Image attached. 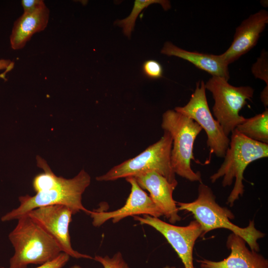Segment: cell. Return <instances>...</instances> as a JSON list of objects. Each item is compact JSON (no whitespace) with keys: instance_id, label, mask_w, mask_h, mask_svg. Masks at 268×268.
<instances>
[{"instance_id":"obj_1","label":"cell","mask_w":268,"mask_h":268,"mask_svg":"<svg viewBox=\"0 0 268 268\" xmlns=\"http://www.w3.org/2000/svg\"><path fill=\"white\" fill-rule=\"evenodd\" d=\"M178 210L192 213L202 229L201 237L209 231L218 228H225L242 238L251 250L258 252L260 246L258 240L265 234L256 228L254 220L250 221L246 227H239L230 220L235 216L227 208L222 207L216 201L215 196L211 189L201 183L198 187V196L193 201H176Z\"/></svg>"},{"instance_id":"obj_2","label":"cell","mask_w":268,"mask_h":268,"mask_svg":"<svg viewBox=\"0 0 268 268\" xmlns=\"http://www.w3.org/2000/svg\"><path fill=\"white\" fill-rule=\"evenodd\" d=\"M8 238L14 253L8 268H26L30 264L42 265L62 252L55 239L27 214L18 219Z\"/></svg>"},{"instance_id":"obj_3","label":"cell","mask_w":268,"mask_h":268,"mask_svg":"<svg viewBox=\"0 0 268 268\" xmlns=\"http://www.w3.org/2000/svg\"><path fill=\"white\" fill-rule=\"evenodd\" d=\"M231 134L224 161L216 172L210 177L212 183L222 178L224 187L231 185L235 179L234 186L226 202L231 206L243 195V174L246 167L251 162L268 156V144L252 140L236 129Z\"/></svg>"},{"instance_id":"obj_4","label":"cell","mask_w":268,"mask_h":268,"mask_svg":"<svg viewBox=\"0 0 268 268\" xmlns=\"http://www.w3.org/2000/svg\"><path fill=\"white\" fill-rule=\"evenodd\" d=\"M91 182L90 175L82 169L71 179L63 178L55 187L33 196L28 195L19 198L18 207L6 213L1 217L2 222L17 220L30 211L42 206L60 204L69 207L75 214L82 211L90 214L91 210L84 207L82 195Z\"/></svg>"},{"instance_id":"obj_5","label":"cell","mask_w":268,"mask_h":268,"mask_svg":"<svg viewBox=\"0 0 268 268\" xmlns=\"http://www.w3.org/2000/svg\"><path fill=\"white\" fill-rule=\"evenodd\" d=\"M161 127L172 138L171 164L174 173L191 182H201L200 172L192 169L193 146L201 128L193 119L174 110H168L162 115Z\"/></svg>"},{"instance_id":"obj_6","label":"cell","mask_w":268,"mask_h":268,"mask_svg":"<svg viewBox=\"0 0 268 268\" xmlns=\"http://www.w3.org/2000/svg\"><path fill=\"white\" fill-rule=\"evenodd\" d=\"M172 138L167 131L155 143L137 156L114 166L105 174L98 176V181H112L120 178L135 177L155 171L170 183H178L171 164Z\"/></svg>"},{"instance_id":"obj_7","label":"cell","mask_w":268,"mask_h":268,"mask_svg":"<svg viewBox=\"0 0 268 268\" xmlns=\"http://www.w3.org/2000/svg\"><path fill=\"white\" fill-rule=\"evenodd\" d=\"M205 88L211 92L214 100L213 115L228 136L245 120L239 112L247 101L251 100L254 89L250 86H233L226 79L215 76L205 83Z\"/></svg>"},{"instance_id":"obj_8","label":"cell","mask_w":268,"mask_h":268,"mask_svg":"<svg viewBox=\"0 0 268 268\" xmlns=\"http://www.w3.org/2000/svg\"><path fill=\"white\" fill-rule=\"evenodd\" d=\"M205 90L203 80L198 81L188 103L183 107H176L174 110L193 119L204 130L210 156L214 153L217 157L224 158L229 147L230 139L210 112Z\"/></svg>"},{"instance_id":"obj_9","label":"cell","mask_w":268,"mask_h":268,"mask_svg":"<svg viewBox=\"0 0 268 268\" xmlns=\"http://www.w3.org/2000/svg\"><path fill=\"white\" fill-rule=\"evenodd\" d=\"M133 217L140 224L150 226L160 233L176 251L185 268H195L193 264V249L196 240L202 233L197 221L193 220L187 226H180L148 215Z\"/></svg>"},{"instance_id":"obj_10","label":"cell","mask_w":268,"mask_h":268,"mask_svg":"<svg viewBox=\"0 0 268 268\" xmlns=\"http://www.w3.org/2000/svg\"><path fill=\"white\" fill-rule=\"evenodd\" d=\"M58 243L62 252L75 259H93L91 256L74 250L69 232L73 212L66 205L56 204L40 207L27 213Z\"/></svg>"},{"instance_id":"obj_11","label":"cell","mask_w":268,"mask_h":268,"mask_svg":"<svg viewBox=\"0 0 268 268\" xmlns=\"http://www.w3.org/2000/svg\"><path fill=\"white\" fill-rule=\"evenodd\" d=\"M125 179L131 186V193L125 204L120 208L114 211L91 210L89 215L92 218L94 226L99 227L110 219H112L113 223H116L129 216L148 215L159 218L162 215L159 209L139 186L134 177Z\"/></svg>"},{"instance_id":"obj_12","label":"cell","mask_w":268,"mask_h":268,"mask_svg":"<svg viewBox=\"0 0 268 268\" xmlns=\"http://www.w3.org/2000/svg\"><path fill=\"white\" fill-rule=\"evenodd\" d=\"M268 23V12L265 9L251 14L243 21L236 28L229 48L220 55L224 62L229 65L253 48Z\"/></svg>"},{"instance_id":"obj_13","label":"cell","mask_w":268,"mask_h":268,"mask_svg":"<svg viewBox=\"0 0 268 268\" xmlns=\"http://www.w3.org/2000/svg\"><path fill=\"white\" fill-rule=\"evenodd\" d=\"M134 177L143 190L149 192L153 202L171 224L181 220L176 201L172 196L178 183H170L164 177L155 171Z\"/></svg>"},{"instance_id":"obj_14","label":"cell","mask_w":268,"mask_h":268,"mask_svg":"<svg viewBox=\"0 0 268 268\" xmlns=\"http://www.w3.org/2000/svg\"><path fill=\"white\" fill-rule=\"evenodd\" d=\"M246 241L231 233L226 240L229 255L220 261L197 260L201 268H268V261L258 252L249 249Z\"/></svg>"},{"instance_id":"obj_15","label":"cell","mask_w":268,"mask_h":268,"mask_svg":"<svg viewBox=\"0 0 268 268\" xmlns=\"http://www.w3.org/2000/svg\"><path fill=\"white\" fill-rule=\"evenodd\" d=\"M161 53L168 56H175L193 64L198 68L204 70L212 76L230 78L228 65L222 60L220 55H215L191 52L181 49L170 42L165 43Z\"/></svg>"},{"instance_id":"obj_16","label":"cell","mask_w":268,"mask_h":268,"mask_svg":"<svg viewBox=\"0 0 268 268\" xmlns=\"http://www.w3.org/2000/svg\"><path fill=\"white\" fill-rule=\"evenodd\" d=\"M49 10L46 5L30 12H24L14 22L10 37L13 50L22 48L33 34L44 30L49 17Z\"/></svg>"},{"instance_id":"obj_17","label":"cell","mask_w":268,"mask_h":268,"mask_svg":"<svg viewBox=\"0 0 268 268\" xmlns=\"http://www.w3.org/2000/svg\"><path fill=\"white\" fill-rule=\"evenodd\" d=\"M236 129L245 136L257 141L268 143V109L245 119Z\"/></svg>"},{"instance_id":"obj_18","label":"cell","mask_w":268,"mask_h":268,"mask_svg":"<svg viewBox=\"0 0 268 268\" xmlns=\"http://www.w3.org/2000/svg\"><path fill=\"white\" fill-rule=\"evenodd\" d=\"M160 4L164 10H168L171 8L170 2L166 0H135L132 10L126 18L118 20L115 24L123 28L124 34L128 38L131 37L133 31L135 20L139 14L144 9L152 4Z\"/></svg>"},{"instance_id":"obj_19","label":"cell","mask_w":268,"mask_h":268,"mask_svg":"<svg viewBox=\"0 0 268 268\" xmlns=\"http://www.w3.org/2000/svg\"><path fill=\"white\" fill-rule=\"evenodd\" d=\"M36 159L37 166L44 171L43 173L36 175L33 180L32 186L37 193L55 187L60 183L63 177L56 176L42 158L37 156Z\"/></svg>"},{"instance_id":"obj_20","label":"cell","mask_w":268,"mask_h":268,"mask_svg":"<svg viewBox=\"0 0 268 268\" xmlns=\"http://www.w3.org/2000/svg\"><path fill=\"white\" fill-rule=\"evenodd\" d=\"M93 260L100 263L103 268H130L128 264L124 260L122 254L118 252L112 257L108 256L104 257L96 255ZM70 268H83L79 265H73Z\"/></svg>"},{"instance_id":"obj_21","label":"cell","mask_w":268,"mask_h":268,"mask_svg":"<svg viewBox=\"0 0 268 268\" xmlns=\"http://www.w3.org/2000/svg\"><path fill=\"white\" fill-rule=\"evenodd\" d=\"M268 53L263 50L256 62L253 64L251 69L255 77L264 80L267 84V86H268Z\"/></svg>"},{"instance_id":"obj_22","label":"cell","mask_w":268,"mask_h":268,"mask_svg":"<svg viewBox=\"0 0 268 268\" xmlns=\"http://www.w3.org/2000/svg\"><path fill=\"white\" fill-rule=\"evenodd\" d=\"M143 74L150 79H158L163 76V67L157 61L149 60L145 61L142 66Z\"/></svg>"},{"instance_id":"obj_23","label":"cell","mask_w":268,"mask_h":268,"mask_svg":"<svg viewBox=\"0 0 268 268\" xmlns=\"http://www.w3.org/2000/svg\"><path fill=\"white\" fill-rule=\"evenodd\" d=\"M69 257L67 254L62 252L54 259L35 268H62L67 263ZM0 268H5L1 267Z\"/></svg>"},{"instance_id":"obj_24","label":"cell","mask_w":268,"mask_h":268,"mask_svg":"<svg viewBox=\"0 0 268 268\" xmlns=\"http://www.w3.org/2000/svg\"><path fill=\"white\" fill-rule=\"evenodd\" d=\"M21 4L24 12H32L45 5L41 0H22Z\"/></svg>"},{"instance_id":"obj_25","label":"cell","mask_w":268,"mask_h":268,"mask_svg":"<svg viewBox=\"0 0 268 268\" xmlns=\"http://www.w3.org/2000/svg\"><path fill=\"white\" fill-rule=\"evenodd\" d=\"M14 67V63L9 60H0V70L5 69L9 71Z\"/></svg>"},{"instance_id":"obj_26","label":"cell","mask_w":268,"mask_h":268,"mask_svg":"<svg viewBox=\"0 0 268 268\" xmlns=\"http://www.w3.org/2000/svg\"><path fill=\"white\" fill-rule=\"evenodd\" d=\"M261 99L265 106L268 105V87L266 86L261 94Z\"/></svg>"},{"instance_id":"obj_27","label":"cell","mask_w":268,"mask_h":268,"mask_svg":"<svg viewBox=\"0 0 268 268\" xmlns=\"http://www.w3.org/2000/svg\"><path fill=\"white\" fill-rule=\"evenodd\" d=\"M163 268H176V267L174 266H166L164 267Z\"/></svg>"}]
</instances>
